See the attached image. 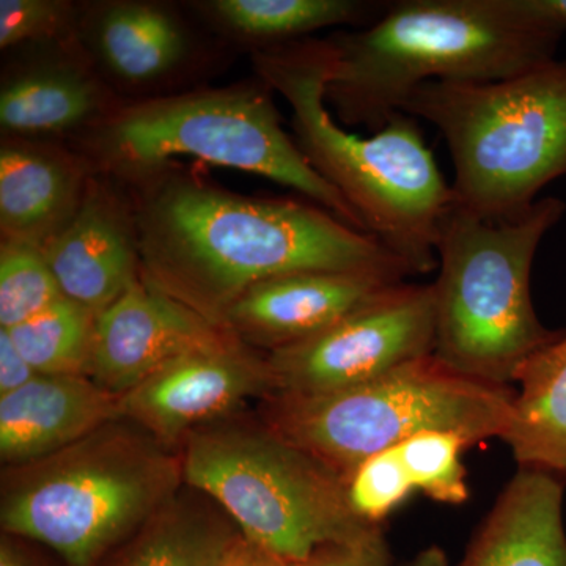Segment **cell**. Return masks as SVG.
<instances>
[{"instance_id": "27", "label": "cell", "mask_w": 566, "mask_h": 566, "mask_svg": "<svg viewBox=\"0 0 566 566\" xmlns=\"http://www.w3.org/2000/svg\"><path fill=\"white\" fill-rule=\"evenodd\" d=\"M73 7L61 0H2L0 2V48L59 39L70 32Z\"/></svg>"}, {"instance_id": "28", "label": "cell", "mask_w": 566, "mask_h": 566, "mask_svg": "<svg viewBox=\"0 0 566 566\" xmlns=\"http://www.w3.org/2000/svg\"><path fill=\"white\" fill-rule=\"evenodd\" d=\"M301 566H394L385 527H375L346 542L318 547Z\"/></svg>"}, {"instance_id": "16", "label": "cell", "mask_w": 566, "mask_h": 566, "mask_svg": "<svg viewBox=\"0 0 566 566\" xmlns=\"http://www.w3.org/2000/svg\"><path fill=\"white\" fill-rule=\"evenodd\" d=\"M92 172L84 156L7 136L0 147L2 241L46 248L76 216Z\"/></svg>"}, {"instance_id": "20", "label": "cell", "mask_w": 566, "mask_h": 566, "mask_svg": "<svg viewBox=\"0 0 566 566\" xmlns=\"http://www.w3.org/2000/svg\"><path fill=\"white\" fill-rule=\"evenodd\" d=\"M95 43L107 69L129 82L158 80L180 65L188 52L180 22L150 3L104 7L96 18Z\"/></svg>"}, {"instance_id": "18", "label": "cell", "mask_w": 566, "mask_h": 566, "mask_svg": "<svg viewBox=\"0 0 566 566\" xmlns=\"http://www.w3.org/2000/svg\"><path fill=\"white\" fill-rule=\"evenodd\" d=\"M513 419L501 441L517 468L566 480V329L521 367Z\"/></svg>"}, {"instance_id": "25", "label": "cell", "mask_w": 566, "mask_h": 566, "mask_svg": "<svg viewBox=\"0 0 566 566\" xmlns=\"http://www.w3.org/2000/svg\"><path fill=\"white\" fill-rule=\"evenodd\" d=\"M63 296L43 251L2 241L0 248V327L11 329L46 311Z\"/></svg>"}, {"instance_id": "22", "label": "cell", "mask_w": 566, "mask_h": 566, "mask_svg": "<svg viewBox=\"0 0 566 566\" xmlns=\"http://www.w3.org/2000/svg\"><path fill=\"white\" fill-rule=\"evenodd\" d=\"M238 535L234 524L175 497L134 535L117 566H219Z\"/></svg>"}, {"instance_id": "1", "label": "cell", "mask_w": 566, "mask_h": 566, "mask_svg": "<svg viewBox=\"0 0 566 566\" xmlns=\"http://www.w3.org/2000/svg\"><path fill=\"white\" fill-rule=\"evenodd\" d=\"M133 182L142 279L218 327L252 285L279 275H415L374 234L314 202L241 196L167 167Z\"/></svg>"}, {"instance_id": "9", "label": "cell", "mask_w": 566, "mask_h": 566, "mask_svg": "<svg viewBox=\"0 0 566 566\" xmlns=\"http://www.w3.org/2000/svg\"><path fill=\"white\" fill-rule=\"evenodd\" d=\"M182 482L226 510L244 538L294 564L370 528L346 504L344 480L263 424H211L186 439Z\"/></svg>"}, {"instance_id": "3", "label": "cell", "mask_w": 566, "mask_h": 566, "mask_svg": "<svg viewBox=\"0 0 566 566\" xmlns=\"http://www.w3.org/2000/svg\"><path fill=\"white\" fill-rule=\"evenodd\" d=\"M333 59L329 40L307 39L253 55L260 81L290 104L294 142L315 172L342 193L365 232L412 274L431 273L452 186L412 115L400 112L365 137L334 120L326 103Z\"/></svg>"}, {"instance_id": "10", "label": "cell", "mask_w": 566, "mask_h": 566, "mask_svg": "<svg viewBox=\"0 0 566 566\" xmlns=\"http://www.w3.org/2000/svg\"><path fill=\"white\" fill-rule=\"evenodd\" d=\"M431 283H394L329 329L266 354L275 394L322 395L365 385L434 349Z\"/></svg>"}, {"instance_id": "15", "label": "cell", "mask_w": 566, "mask_h": 566, "mask_svg": "<svg viewBox=\"0 0 566 566\" xmlns=\"http://www.w3.org/2000/svg\"><path fill=\"white\" fill-rule=\"evenodd\" d=\"M122 419V398L88 376L40 375L0 397V458L35 463Z\"/></svg>"}, {"instance_id": "4", "label": "cell", "mask_w": 566, "mask_h": 566, "mask_svg": "<svg viewBox=\"0 0 566 566\" xmlns=\"http://www.w3.org/2000/svg\"><path fill=\"white\" fill-rule=\"evenodd\" d=\"M566 203L539 197L515 219L488 221L452 203L439 223L434 349L442 363L486 385L515 387L521 367L564 329L536 314L531 275L536 252Z\"/></svg>"}, {"instance_id": "13", "label": "cell", "mask_w": 566, "mask_h": 566, "mask_svg": "<svg viewBox=\"0 0 566 566\" xmlns=\"http://www.w3.org/2000/svg\"><path fill=\"white\" fill-rule=\"evenodd\" d=\"M385 271H307L255 283L237 301L223 327L268 353L324 333L394 283Z\"/></svg>"}, {"instance_id": "31", "label": "cell", "mask_w": 566, "mask_h": 566, "mask_svg": "<svg viewBox=\"0 0 566 566\" xmlns=\"http://www.w3.org/2000/svg\"><path fill=\"white\" fill-rule=\"evenodd\" d=\"M400 566H450V562L441 546L431 545L420 549Z\"/></svg>"}, {"instance_id": "12", "label": "cell", "mask_w": 566, "mask_h": 566, "mask_svg": "<svg viewBox=\"0 0 566 566\" xmlns=\"http://www.w3.org/2000/svg\"><path fill=\"white\" fill-rule=\"evenodd\" d=\"M230 335L140 275L96 315L91 378L122 398L170 360Z\"/></svg>"}, {"instance_id": "33", "label": "cell", "mask_w": 566, "mask_h": 566, "mask_svg": "<svg viewBox=\"0 0 566 566\" xmlns=\"http://www.w3.org/2000/svg\"><path fill=\"white\" fill-rule=\"evenodd\" d=\"M0 566H32L11 543L3 539L0 545Z\"/></svg>"}, {"instance_id": "5", "label": "cell", "mask_w": 566, "mask_h": 566, "mask_svg": "<svg viewBox=\"0 0 566 566\" xmlns=\"http://www.w3.org/2000/svg\"><path fill=\"white\" fill-rule=\"evenodd\" d=\"M403 112L444 137L453 205L476 218L515 219L566 175V59L501 81L427 82Z\"/></svg>"}, {"instance_id": "30", "label": "cell", "mask_w": 566, "mask_h": 566, "mask_svg": "<svg viewBox=\"0 0 566 566\" xmlns=\"http://www.w3.org/2000/svg\"><path fill=\"white\" fill-rule=\"evenodd\" d=\"M219 566H301L238 535Z\"/></svg>"}, {"instance_id": "21", "label": "cell", "mask_w": 566, "mask_h": 566, "mask_svg": "<svg viewBox=\"0 0 566 566\" xmlns=\"http://www.w3.org/2000/svg\"><path fill=\"white\" fill-rule=\"evenodd\" d=\"M387 2L359 0H214L207 10L227 31L270 46L305 40L335 25H365L385 13Z\"/></svg>"}, {"instance_id": "19", "label": "cell", "mask_w": 566, "mask_h": 566, "mask_svg": "<svg viewBox=\"0 0 566 566\" xmlns=\"http://www.w3.org/2000/svg\"><path fill=\"white\" fill-rule=\"evenodd\" d=\"M102 85L70 63H44L9 77L0 92V125L14 137L70 132L109 114Z\"/></svg>"}, {"instance_id": "14", "label": "cell", "mask_w": 566, "mask_h": 566, "mask_svg": "<svg viewBox=\"0 0 566 566\" xmlns=\"http://www.w3.org/2000/svg\"><path fill=\"white\" fill-rule=\"evenodd\" d=\"M63 296L98 315L140 277L132 203L92 175L80 210L41 249Z\"/></svg>"}, {"instance_id": "11", "label": "cell", "mask_w": 566, "mask_h": 566, "mask_svg": "<svg viewBox=\"0 0 566 566\" xmlns=\"http://www.w3.org/2000/svg\"><path fill=\"white\" fill-rule=\"evenodd\" d=\"M275 394L266 356L237 335L193 349L156 370L122 397L123 419L164 447L233 415L249 398Z\"/></svg>"}, {"instance_id": "8", "label": "cell", "mask_w": 566, "mask_h": 566, "mask_svg": "<svg viewBox=\"0 0 566 566\" xmlns=\"http://www.w3.org/2000/svg\"><path fill=\"white\" fill-rule=\"evenodd\" d=\"M515 395V387L476 381L430 354L337 392L271 395L264 423L344 476L424 431H452L472 446L502 439Z\"/></svg>"}, {"instance_id": "23", "label": "cell", "mask_w": 566, "mask_h": 566, "mask_svg": "<svg viewBox=\"0 0 566 566\" xmlns=\"http://www.w3.org/2000/svg\"><path fill=\"white\" fill-rule=\"evenodd\" d=\"M95 326L96 314L62 297L7 333L36 374L91 378Z\"/></svg>"}, {"instance_id": "17", "label": "cell", "mask_w": 566, "mask_h": 566, "mask_svg": "<svg viewBox=\"0 0 566 566\" xmlns=\"http://www.w3.org/2000/svg\"><path fill=\"white\" fill-rule=\"evenodd\" d=\"M565 485L517 468L453 566H566Z\"/></svg>"}, {"instance_id": "32", "label": "cell", "mask_w": 566, "mask_h": 566, "mask_svg": "<svg viewBox=\"0 0 566 566\" xmlns=\"http://www.w3.org/2000/svg\"><path fill=\"white\" fill-rule=\"evenodd\" d=\"M538 2L547 17L566 31V0H538Z\"/></svg>"}, {"instance_id": "6", "label": "cell", "mask_w": 566, "mask_h": 566, "mask_svg": "<svg viewBox=\"0 0 566 566\" xmlns=\"http://www.w3.org/2000/svg\"><path fill=\"white\" fill-rule=\"evenodd\" d=\"M123 420L14 468L0 506L3 531L50 546L69 566H98L169 505L182 483L181 458Z\"/></svg>"}, {"instance_id": "29", "label": "cell", "mask_w": 566, "mask_h": 566, "mask_svg": "<svg viewBox=\"0 0 566 566\" xmlns=\"http://www.w3.org/2000/svg\"><path fill=\"white\" fill-rule=\"evenodd\" d=\"M40 376L28 363L7 329L0 327V397L17 392Z\"/></svg>"}, {"instance_id": "24", "label": "cell", "mask_w": 566, "mask_h": 566, "mask_svg": "<svg viewBox=\"0 0 566 566\" xmlns=\"http://www.w3.org/2000/svg\"><path fill=\"white\" fill-rule=\"evenodd\" d=\"M472 447L452 431H424L395 446L416 491L446 505H463L469 499L463 453Z\"/></svg>"}, {"instance_id": "26", "label": "cell", "mask_w": 566, "mask_h": 566, "mask_svg": "<svg viewBox=\"0 0 566 566\" xmlns=\"http://www.w3.org/2000/svg\"><path fill=\"white\" fill-rule=\"evenodd\" d=\"M342 480L346 504L368 527H382L387 517L416 493L395 447L360 461Z\"/></svg>"}, {"instance_id": "7", "label": "cell", "mask_w": 566, "mask_h": 566, "mask_svg": "<svg viewBox=\"0 0 566 566\" xmlns=\"http://www.w3.org/2000/svg\"><path fill=\"white\" fill-rule=\"evenodd\" d=\"M268 91L266 84L240 85L118 107L88 128L82 156L93 172L132 182L163 169L175 156H191L292 188L365 232L342 193L283 132Z\"/></svg>"}, {"instance_id": "2", "label": "cell", "mask_w": 566, "mask_h": 566, "mask_svg": "<svg viewBox=\"0 0 566 566\" xmlns=\"http://www.w3.org/2000/svg\"><path fill=\"white\" fill-rule=\"evenodd\" d=\"M566 31L538 0H395L359 31L335 33L326 103L378 133L427 82L506 80L556 59Z\"/></svg>"}]
</instances>
